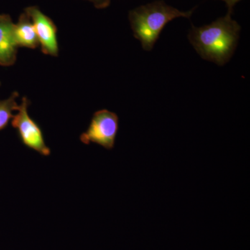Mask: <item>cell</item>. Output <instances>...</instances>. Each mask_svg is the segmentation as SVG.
<instances>
[{"label": "cell", "instance_id": "obj_1", "mask_svg": "<svg viewBox=\"0 0 250 250\" xmlns=\"http://www.w3.org/2000/svg\"><path fill=\"white\" fill-rule=\"evenodd\" d=\"M231 13L207 25H192L189 33L190 43L205 60L223 66L231 58L239 39L241 26Z\"/></svg>", "mask_w": 250, "mask_h": 250}, {"label": "cell", "instance_id": "obj_2", "mask_svg": "<svg viewBox=\"0 0 250 250\" xmlns=\"http://www.w3.org/2000/svg\"><path fill=\"white\" fill-rule=\"evenodd\" d=\"M195 9L182 11L159 0L130 11V25L143 49L151 51L167 23L177 18H190Z\"/></svg>", "mask_w": 250, "mask_h": 250}, {"label": "cell", "instance_id": "obj_3", "mask_svg": "<svg viewBox=\"0 0 250 250\" xmlns=\"http://www.w3.org/2000/svg\"><path fill=\"white\" fill-rule=\"evenodd\" d=\"M119 129V118L114 112L102 109L94 113L86 131L80 136L83 144L95 143L107 150L115 147Z\"/></svg>", "mask_w": 250, "mask_h": 250}, {"label": "cell", "instance_id": "obj_4", "mask_svg": "<svg viewBox=\"0 0 250 250\" xmlns=\"http://www.w3.org/2000/svg\"><path fill=\"white\" fill-rule=\"evenodd\" d=\"M29 101L26 97L18 105L17 114L14 115L11 125L17 130L18 136L23 145L44 156H49L51 150L46 145L43 134L39 125L28 113Z\"/></svg>", "mask_w": 250, "mask_h": 250}, {"label": "cell", "instance_id": "obj_5", "mask_svg": "<svg viewBox=\"0 0 250 250\" xmlns=\"http://www.w3.org/2000/svg\"><path fill=\"white\" fill-rule=\"evenodd\" d=\"M24 13L30 18L34 24L42 53L52 57H58L57 28L53 21L37 6H29L24 9Z\"/></svg>", "mask_w": 250, "mask_h": 250}, {"label": "cell", "instance_id": "obj_6", "mask_svg": "<svg viewBox=\"0 0 250 250\" xmlns=\"http://www.w3.org/2000/svg\"><path fill=\"white\" fill-rule=\"evenodd\" d=\"M14 23L7 15H0V65H14L17 59L18 47L15 44L13 29Z\"/></svg>", "mask_w": 250, "mask_h": 250}, {"label": "cell", "instance_id": "obj_7", "mask_svg": "<svg viewBox=\"0 0 250 250\" xmlns=\"http://www.w3.org/2000/svg\"><path fill=\"white\" fill-rule=\"evenodd\" d=\"M13 36L15 44L18 48L27 47L36 49L40 45L34 24L30 18L25 13L21 14L17 24H14Z\"/></svg>", "mask_w": 250, "mask_h": 250}, {"label": "cell", "instance_id": "obj_8", "mask_svg": "<svg viewBox=\"0 0 250 250\" xmlns=\"http://www.w3.org/2000/svg\"><path fill=\"white\" fill-rule=\"evenodd\" d=\"M18 97L19 93L15 91L7 99L0 100V131L8 126L14 116L13 111H17L18 104L16 99Z\"/></svg>", "mask_w": 250, "mask_h": 250}, {"label": "cell", "instance_id": "obj_9", "mask_svg": "<svg viewBox=\"0 0 250 250\" xmlns=\"http://www.w3.org/2000/svg\"><path fill=\"white\" fill-rule=\"evenodd\" d=\"M93 3L97 9H104L109 6L111 0H88Z\"/></svg>", "mask_w": 250, "mask_h": 250}, {"label": "cell", "instance_id": "obj_10", "mask_svg": "<svg viewBox=\"0 0 250 250\" xmlns=\"http://www.w3.org/2000/svg\"><path fill=\"white\" fill-rule=\"evenodd\" d=\"M222 1H225L226 3L227 6L228 7V12L232 14L233 6L241 1V0H222Z\"/></svg>", "mask_w": 250, "mask_h": 250}, {"label": "cell", "instance_id": "obj_11", "mask_svg": "<svg viewBox=\"0 0 250 250\" xmlns=\"http://www.w3.org/2000/svg\"><path fill=\"white\" fill-rule=\"evenodd\" d=\"M0 85H1V82H0Z\"/></svg>", "mask_w": 250, "mask_h": 250}]
</instances>
